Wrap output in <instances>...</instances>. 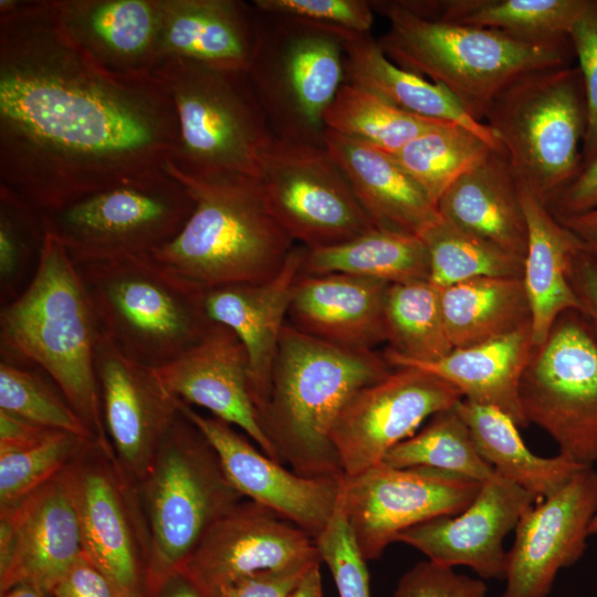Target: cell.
<instances>
[{
    "instance_id": "6da1fadb",
    "label": "cell",
    "mask_w": 597,
    "mask_h": 597,
    "mask_svg": "<svg viewBox=\"0 0 597 597\" xmlns=\"http://www.w3.org/2000/svg\"><path fill=\"white\" fill-rule=\"evenodd\" d=\"M179 127L150 75L92 60L51 0H0V185L41 211L160 169Z\"/></svg>"
},
{
    "instance_id": "7a4b0ae2",
    "label": "cell",
    "mask_w": 597,
    "mask_h": 597,
    "mask_svg": "<svg viewBox=\"0 0 597 597\" xmlns=\"http://www.w3.org/2000/svg\"><path fill=\"white\" fill-rule=\"evenodd\" d=\"M374 349L335 345L285 323L260 426L279 461L308 478L342 476L335 422L360 389L392 371Z\"/></svg>"
},
{
    "instance_id": "3957f363",
    "label": "cell",
    "mask_w": 597,
    "mask_h": 597,
    "mask_svg": "<svg viewBox=\"0 0 597 597\" xmlns=\"http://www.w3.org/2000/svg\"><path fill=\"white\" fill-rule=\"evenodd\" d=\"M101 332L75 262L46 232L31 282L1 306V360L42 369L94 438L112 448L94 364Z\"/></svg>"
},
{
    "instance_id": "277c9868",
    "label": "cell",
    "mask_w": 597,
    "mask_h": 597,
    "mask_svg": "<svg viewBox=\"0 0 597 597\" xmlns=\"http://www.w3.org/2000/svg\"><path fill=\"white\" fill-rule=\"evenodd\" d=\"M164 168L188 189L195 208L180 232L150 255L199 291L274 277L295 245L272 213L260 178L187 175Z\"/></svg>"
},
{
    "instance_id": "5b68a950",
    "label": "cell",
    "mask_w": 597,
    "mask_h": 597,
    "mask_svg": "<svg viewBox=\"0 0 597 597\" xmlns=\"http://www.w3.org/2000/svg\"><path fill=\"white\" fill-rule=\"evenodd\" d=\"M386 17L377 39L398 66L447 88L462 108L483 123L492 100L519 76L545 67L573 65L569 36L533 39L505 31L431 21L397 0H370Z\"/></svg>"
},
{
    "instance_id": "8992f818",
    "label": "cell",
    "mask_w": 597,
    "mask_h": 597,
    "mask_svg": "<svg viewBox=\"0 0 597 597\" xmlns=\"http://www.w3.org/2000/svg\"><path fill=\"white\" fill-rule=\"evenodd\" d=\"M75 264L102 333L140 365L158 369L175 362L213 323L202 291L168 273L150 254Z\"/></svg>"
},
{
    "instance_id": "52a82bcc",
    "label": "cell",
    "mask_w": 597,
    "mask_h": 597,
    "mask_svg": "<svg viewBox=\"0 0 597 597\" xmlns=\"http://www.w3.org/2000/svg\"><path fill=\"white\" fill-rule=\"evenodd\" d=\"M136 488L150 537L148 597L244 498L230 482L212 444L180 409Z\"/></svg>"
},
{
    "instance_id": "ba28073f",
    "label": "cell",
    "mask_w": 597,
    "mask_h": 597,
    "mask_svg": "<svg viewBox=\"0 0 597 597\" xmlns=\"http://www.w3.org/2000/svg\"><path fill=\"white\" fill-rule=\"evenodd\" d=\"M254 9L247 75L272 135L324 146L326 112L346 83V31Z\"/></svg>"
},
{
    "instance_id": "9c48e42d",
    "label": "cell",
    "mask_w": 597,
    "mask_h": 597,
    "mask_svg": "<svg viewBox=\"0 0 597 597\" xmlns=\"http://www.w3.org/2000/svg\"><path fill=\"white\" fill-rule=\"evenodd\" d=\"M153 74L176 112L179 147L170 163L177 169L260 178L262 153L273 135L247 72L166 57Z\"/></svg>"
},
{
    "instance_id": "30bf717a",
    "label": "cell",
    "mask_w": 597,
    "mask_h": 597,
    "mask_svg": "<svg viewBox=\"0 0 597 597\" xmlns=\"http://www.w3.org/2000/svg\"><path fill=\"white\" fill-rule=\"evenodd\" d=\"M483 123L503 146L519 179L546 202L582 169L588 115L577 65L525 73L490 103Z\"/></svg>"
},
{
    "instance_id": "8fae6325",
    "label": "cell",
    "mask_w": 597,
    "mask_h": 597,
    "mask_svg": "<svg viewBox=\"0 0 597 597\" xmlns=\"http://www.w3.org/2000/svg\"><path fill=\"white\" fill-rule=\"evenodd\" d=\"M193 208L188 189L163 167L42 213L46 232L77 263L150 254Z\"/></svg>"
},
{
    "instance_id": "7c38bea8",
    "label": "cell",
    "mask_w": 597,
    "mask_h": 597,
    "mask_svg": "<svg viewBox=\"0 0 597 597\" xmlns=\"http://www.w3.org/2000/svg\"><path fill=\"white\" fill-rule=\"evenodd\" d=\"M520 400L527 423L543 429L558 453L597 465V335L579 311L559 315L534 348Z\"/></svg>"
},
{
    "instance_id": "4fadbf2b",
    "label": "cell",
    "mask_w": 597,
    "mask_h": 597,
    "mask_svg": "<svg viewBox=\"0 0 597 597\" xmlns=\"http://www.w3.org/2000/svg\"><path fill=\"white\" fill-rule=\"evenodd\" d=\"M82 553L127 597H146L149 531L136 484L112 448L87 440L64 470Z\"/></svg>"
},
{
    "instance_id": "5bb4252c",
    "label": "cell",
    "mask_w": 597,
    "mask_h": 597,
    "mask_svg": "<svg viewBox=\"0 0 597 597\" xmlns=\"http://www.w3.org/2000/svg\"><path fill=\"white\" fill-rule=\"evenodd\" d=\"M260 179L275 219L308 250L338 245L375 228L325 145L272 136Z\"/></svg>"
},
{
    "instance_id": "9a60e30c",
    "label": "cell",
    "mask_w": 597,
    "mask_h": 597,
    "mask_svg": "<svg viewBox=\"0 0 597 597\" xmlns=\"http://www.w3.org/2000/svg\"><path fill=\"white\" fill-rule=\"evenodd\" d=\"M480 488L481 482L449 471L381 462L343 475L339 503L360 554L374 561L404 531L464 511Z\"/></svg>"
},
{
    "instance_id": "2e32d148",
    "label": "cell",
    "mask_w": 597,
    "mask_h": 597,
    "mask_svg": "<svg viewBox=\"0 0 597 597\" xmlns=\"http://www.w3.org/2000/svg\"><path fill=\"white\" fill-rule=\"evenodd\" d=\"M394 368L355 394L335 422L332 441L343 475L381 463L426 419L463 399L459 389L429 371L411 366Z\"/></svg>"
},
{
    "instance_id": "e0dca14e",
    "label": "cell",
    "mask_w": 597,
    "mask_h": 597,
    "mask_svg": "<svg viewBox=\"0 0 597 597\" xmlns=\"http://www.w3.org/2000/svg\"><path fill=\"white\" fill-rule=\"evenodd\" d=\"M597 512V469H580L564 486L530 506L515 526L499 597H549L558 573L587 549Z\"/></svg>"
},
{
    "instance_id": "ac0fdd59",
    "label": "cell",
    "mask_w": 597,
    "mask_h": 597,
    "mask_svg": "<svg viewBox=\"0 0 597 597\" xmlns=\"http://www.w3.org/2000/svg\"><path fill=\"white\" fill-rule=\"evenodd\" d=\"M315 540L270 509L244 499L217 521L180 569L219 595L261 570L321 564Z\"/></svg>"
},
{
    "instance_id": "d6986e66",
    "label": "cell",
    "mask_w": 597,
    "mask_h": 597,
    "mask_svg": "<svg viewBox=\"0 0 597 597\" xmlns=\"http://www.w3.org/2000/svg\"><path fill=\"white\" fill-rule=\"evenodd\" d=\"M94 364L107 437L119 465L136 484L179 415L178 398L153 368L127 358L102 332Z\"/></svg>"
},
{
    "instance_id": "ffe728a7",
    "label": "cell",
    "mask_w": 597,
    "mask_h": 597,
    "mask_svg": "<svg viewBox=\"0 0 597 597\" xmlns=\"http://www.w3.org/2000/svg\"><path fill=\"white\" fill-rule=\"evenodd\" d=\"M178 407L212 444L227 476L244 499L270 509L314 540L321 534L337 507L343 475H300L256 449L230 423L202 415L180 399Z\"/></svg>"
},
{
    "instance_id": "44dd1931",
    "label": "cell",
    "mask_w": 597,
    "mask_h": 597,
    "mask_svg": "<svg viewBox=\"0 0 597 597\" xmlns=\"http://www.w3.org/2000/svg\"><path fill=\"white\" fill-rule=\"evenodd\" d=\"M64 471L0 511V591L28 584L49 593L82 555Z\"/></svg>"
},
{
    "instance_id": "7402d4cb",
    "label": "cell",
    "mask_w": 597,
    "mask_h": 597,
    "mask_svg": "<svg viewBox=\"0 0 597 597\" xmlns=\"http://www.w3.org/2000/svg\"><path fill=\"white\" fill-rule=\"evenodd\" d=\"M538 500L496 471L481 483L473 502L457 515L439 516L412 526L397 537L446 567L464 566L482 579L503 580L505 537L522 514Z\"/></svg>"
},
{
    "instance_id": "603a6c76",
    "label": "cell",
    "mask_w": 597,
    "mask_h": 597,
    "mask_svg": "<svg viewBox=\"0 0 597 597\" xmlns=\"http://www.w3.org/2000/svg\"><path fill=\"white\" fill-rule=\"evenodd\" d=\"M154 370L170 395L238 427L279 461L259 422L245 349L229 327L212 323L195 347Z\"/></svg>"
},
{
    "instance_id": "cb8c5ba5",
    "label": "cell",
    "mask_w": 597,
    "mask_h": 597,
    "mask_svg": "<svg viewBox=\"0 0 597 597\" xmlns=\"http://www.w3.org/2000/svg\"><path fill=\"white\" fill-rule=\"evenodd\" d=\"M69 39L105 70L150 75L161 61L159 0H51Z\"/></svg>"
},
{
    "instance_id": "d4e9b609",
    "label": "cell",
    "mask_w": 597,
    "mask_h": 597,
    "mask_svg": "<svg viewBox=\"0 0 597 597\" xmlns=\"http://www.w3.org/2000/svg\"><path fill=\"white\" fill-rule=\"evenodd\" d=\"M306 251L307 248L295 244L282 270L265 282L232 284L202 292L209 320L229 327L245 349L258 415L268 397L293 285Z\"/></svg>"
},
{
    "instance_id": "484cf974",
    "label": "cell",
    "mask_w": 597,
    "mask_h": 597,
    "mask_svg": "<svg viewBox=\"0 0 597 597\" xmlns=\"http://www.w3.org/2000/svg\"><path fill=\"white\" fill-rule=\"evenodd\" d=\"M389 285L345 273H300L292 290L289 324L335 345L374 349L386 342Z\"/></svg>"
},
{
    "instance_id": "4316f807",
    "label": "cell",
    "mask_w": 597,
    "mask_h": 597,
    "mask_svg": "<svg viewBox=\"0 0 597 597\" xmlns=\"http://www.w3.org/2000/svg\"><path fill=\"white\" fill-rule=\"evenodd\" d=\"M324 145L375 228L420 237L441 218L391 154L331 129L325 130Z\"/></svg>"
},
{
    "instance_id": "83f0119b",
    "label": "cell",
    "mask_w": 597,
    "mask_h": 597,
    "mask_svg": "<svg viewBox=\"0 0 597 597\" xmlns=\"http://www.w3.org/2000/svg\"><path fill=\"white\" fill-rule=\"evenodd\" d=\"M160 53L206 66L247 72L255 9L242 0H159Z\"/></svg>"
},
{
    "instance_id": "f1b7e54d",
    "label": "cell",
    "mask_w": 597,
    "mask_h": 597,
    "mask_svg": "<svg viewBox=\"0 0 597 597\" xmlns=\"http://www.w3.org/2000/svg\"><path fill=\"white\" fill-rule=\"evenodd\" d=\"M440 216L500 249L524 258L527 228L520 181L502 149H491L437 203Z\"/></svg>"
},
{
    "instance_id": "f546056e",
    "label": "cell",
    "mask_w": 597,
    "mask_h": 597,
    "mask_svg": "<svg viewBox=\"0 0 597 597\" xmlns=\"http://www.w3.org/2000/svg\"><path fill=\"white\" fill-rule=\"evenodd\" d=\"M520 191L527 228L522 280L531 308L532 341L538 347L559 315L580 311L568 274L584 244L521 182Z\"/></svg>"
},
{
    "instance_id": "4dcf8cb0",
    "label": "cell",
    "mask_w": 597,
    "mask_h": 597,
    "mask_svg": "<svg viewBox=\"0 0 597 597\" xmlns=\"http://www.w3.org/2000/svg\"><path fill=\"white\" fill-rule=\"evenodd\" d=\"M534 348L530 323L505 336L453 348L438 360L404 366L444 379L460 390L463 399L496 408L524 428L528 423L520 400V385Z\"/></svg>"
},
{
    "instance_id": "1f68e13d",
    "label": "cell",
    "mask_w": 597,
    "mask_h": 597,
    "mask_svg": "<svg viewBox=\"0 0 597 597\" xmlns=\"http://www.w3.org/2000/svg\"><path fill=\"white\" fill-rule=\"evenodd\" d=\"M344 45L346 83L374 93L409 114L464 126L492 148H503L491 128L469 116L447 88L395 64L370 33L346 31Z\"/></svg>"
},
{
    "instance_id": "d6a6232c",
    "label": "cell",
    "mask_w": 597,
    "mask_h": 597,
    "mask_svg": "<svg viewBox=\"0 0 597 597\" xmlns=\"http://www.w3.org/2000/svg\"><path fill=\"white\" fill-rule=\"evenodd\" d=\"M455 409L474 440L481 457L505 479L538 501L551 496L585 468L567 455L534 454L523 441L519 426L496 408L462 399Z\"/></svg>"
},
{
    "instance_id": "836d02e7",
    "label": "cell",
    "mask_w": 597,
    "mask_h": 597,
    "mask_svg": "<svg viewBox=\"0 0 597 597\" xmlns=\"http://www.w3.org/2000/svg\"><path fill=\"white\" fill-rule=\"evenodd\" d=\"M440 305L453 348L495 339L531 323L522 277H476L440 289Z\"/></svg>"
},
{
    "instance_id": "e575fe53",
    "label": "cell",
    "mask_w": 597,
    "mask_h": 597,
    "mask_svg": "<svg viewBox=\"0 0 597 597\" xmlns=\"http://www.w3.org/2000/svg\"><path fill=\"white\" fill-rule=\"evenodd\" d=\"M431 21L495 29L533 39L569 36L586 0H397Z\"/></svg>"
},
{
    "instance_id": "d590c367",
    "label": "cell",
    "mask_w": 597,
    "mask_h": 597,
    "mask_svg": "<svg viewBox=\"0 0 597 597\" xmlns=\"http://www.w3.org/2000/svg\"><path fill=\"white\" fill-rule=\"evenodd\" d=\"M301 273H345L388 284L429 281L430 260L418 235L374 228L338 245L306 251Z\"/></svg>"
},
{
    "instance_id": "8d00e7d4",
    "label": "cell",
    "mask_w": 597,
    "mask_h": 597,
    "mask_svg": "<svg viewBox=\"0 0 597 597\" xmlns=\"http://www.w3.org/2000/svg\"><path fill=\"white\" fill-rule=\"evenodd\" d=\"M386 360L392 367L430 363L448 355L440 289L428 280L390 284L385 303Z\"/></svg>"
},
{
    "instance_id": "74e56055",
    "label": "cell",
    "mask_w": 597,
    "mask_h": 597,
    "mask_svg": "<svg viewBox=\"0 0 597 597\" xmlns=\"http://www.w3.org/2000/svg\"><path fill=\"white\" fill-rule=\"evenodd\" d=\"M491 149L495 148L464 126L443 123L391 155L437 206L444 191Z\"/></svg>"
},
{
    "instance_id": "f35d334b",
    "label": "cell",
    "mask_w": 597,
    "mask_h": 597,
    "mask_svg": "<svg viewBox=\"0 0 597 597\" xmlns=\"http://www.w3.org/2000/svg\"><path fill=\"white\" fill-rule=\"evenodd\" d=\"M449 122L409 114L359 86L345 83L325 115V127L389 154Z\"/></svg>"
},
{
    "instance_id": "ab89813d",
    "label": "cell",
    "mask_w": 597,
    "mask_h": 597,
    "mask_svg": "<svg viewBox=\"0 0 597 597\" xmlns=\"http://www.w3.org/2000/svg\"><path fill=\"white\" fill-rule=\"evenodd\" d=\"M383 462L394 468L449 471L481 483L495 473L479 453L455 407L433 415L419 432L395 446Z\"/></svg>"
},
{
    "instance_id": "60d3db41",
    "label": "cell",
    "mask_w": 597,
    "mask_h": 597,
    "mask_svg": "<svg viewBox=\"0 0 597 597\" xmlns=\"http://www.w3.org/2000/svg\"><path fill=\"white\" fill-rule=\"evenodd\" d=\"M420 238L429 253V282L438 289L476 277L523 276L524 258L506 252L442 217Z\"/></svg>"
},
{
    "instance_id": "b9f144b4",
    "label": "cell",
    "mask_w": 597,
    "mask_h": 597,
    "mask_svg": "<svg viewBox=\"0 0 597 597\" xmlns=\"http://www.w3.org/2000/svg\"><path fill=\"white\" fill-rule=\"evenodd\" d=\"M45 235L42 211L0 185L1 306L17 298L31 282Z\"/></svg>"
},
{
    "instance_id": "7bdbcfd3",
    "label": "cell",
    "mask_w": 597,
    "mask_h": 597,
    "mask_svg": "<svg viewBox=\"0 0 597 597\" xmlns=\"http://www.w3.org/2000/svg\"><path fill=\"white\" fill-rule=\"evenodd\" d=\"M0 410L48 429L95 439L64 396L31 366L0 362Z\"/></svg>"
},
{
    "instance_id": "ee69618b",
    "label": "cell",
    "mask_w": 597,
    "mask_h": 597,
    "mask_svg": "<svg viewBox=\"0 0 597 597\" xmlns=\"http://www.w3.org/2000/svg\"><path fill=\"white\" fill-rule=\"evenodd\" d=\"M87 440L56 431L34 447L0 453V511L13 506L62 473Z\"/></svg>"
},
{
    "instance_id": "f6af8a7d",
    "label": "cell",
    "mask_w": 597,
    "mask_h": 597,
    "mask_svg": "<svg viewBox=\"0 0 597 597\" xmlns=\"http://www.w3.org/2000/svg\"><path fill=\"white\" fill-rule=\"evenodd\" d=\"M252 4L261 11L355 33H370L374 23L370 0H253Z\"/></svg>"
},
{
    "instance_id": "bcb514c9",
    "label": "cell",
    "mask_w": 597,
    "mask_h": 597,
    "mask_svg": "<svg viewBox=\"0 0 597 597\" xmlns=\"http://www.w3.org/2000/svg\"><path fill=\"white\" fill-rule=\"evenodd\" d=\"M569 38L583 75L587 102V130L582 147V168L597 158V0L586 3Z\"/></svg>"
},
{
    "instance_id": "7dc6e473",
    "label": "cell",
    "mask_w": 597,
    "mask_h": 597,
    "mask_svg": "<svg viewBox=\"0 0 597 597\" xmlns=\"http://www.w3.org/2000/svg\"><path fill=\"white\" fill-rule=\"evenodd\" d=\"M484 579L459 574L430 561L419 562L399 579L394 597H486Z\"/></svg>"
},
{
    "instance_id": "c3c4849f",
    "label": "cell",
    "mask_w": 597,
    "mask_h": 597,
    "mask_svg": "<svg viewBox=\"0 0 597 597\" xmlns=\"http://www.w3.org/2000/svg\"><path fill=\"white\" fill-rule=\"evenodd\" d=\"M313 566L256 572L222 588L219 596L289 597L304 574Z\"/></svg>"
},
{
    "instance_id": "681fc988",
    "label": "cell",
    "mask_w": 597,
    "mask_h": 597,
    "mask_svg": "<svg viewBox=\"0 0 597 597\" xmlns=\"http://www.w3.org/2000/svg\"><path fill=\"white\" fill-rule=\"evenodd\" d=\"M53 597H119L113 583L83 554L51 591Z\"/></svg>"
},
{
    "instance_id": "f907efd6",
    "label": "cell",
    "mask_w": 597,
    "mask_h": 597,
    "mask_svg": "<svg viewBox=\"0 0 597 597\" xmlns=\"http://www.w3.org/2000/svg\"><path fill=\"white\" fill-rule=\"evenodd\" d=\"M546 207L555 217L582 213L597 208V158L552 196Z\"/></svg>"
},
{
    "instance_id": "816d5d0a",
    "label": "cell",
    "mask_w": 597,
    "mask_h": 597,
    "mask_svg": "<svg viewBox=\"0 0 597 597\" xmlns=\"http://www.w3.org/2000/svg\"><path fill=\"white\" fill-rule=\"evenodd\" d=\"M568 275L580 304L579 312L597 335V259L584 247L573 258Z\"/></svg>"
},
{
    "instance_id": "f5cc1de1",
    "label": "cell",
    "mask_w": 597,
    "mask_h": 597,
    "mask_svg": "<svg viewBox=\"0 0 597 597\" xmlns=\"http://www.w3.org/2000/svg\"><path fill=\"white\" fill-rule=\"evenodd\" d=\"M55 432L0 410V453L34 447Z\"/></svg>"
},
{
    "instance_id": "db71d44e",
    "label": "cell",
    "mask_w": 597,
    "mask_h": 597,
    "mask_svg": "<svg viewBox=\"0 0 597 597\" xmlns=\"http://www.w3.org/2000/svg\"><path fill=\"white\" fill-rule=\"evenodd\" d=\"M148 597H220L203 588L186 572L178 569L166 577Z\"/></svg>"
},
{
    "instance_id": "11a10c76",
    "label": "cell",
    "mask_w": 597,
    "mask_h": 597,
    "mask_svg": "<svg viewBox=\"0 0 597 597\" xmlns=\"http://www.w3.org/2000/svg\"><path fill=\"white\" fill-rule=\"evenodd\" d=\"M569 229L597 259V208L570 216L555 217Z\"/></svg>"
},
{
    "instance_id": "9f6ffc18",
    "label": "cell",
    "mask_w": 597,
    "mask_h": 597,
    "mask_svg": "<svg viewBox=\"0 0 597 597\" xmlns=\"http://www.w3.org/2000/svg\"><path fill=\"white\" fill-rule=\"evenodd\" d=\"M321 564L310 568L289 597H323Z\"/></svg>"
},
{
    "instance_id": "6f0895ef",
    "label": "cell",
    "mask_w": 597,
    "mask_h": 597,
    "mask_svg": "<svg viewBox=\"0 0 597 597\" xmlns=\"http://www.w3.org/2000/svg\"><path fill=\"white\" fill-rule=\"evenodd\" d=\"M1 597H53V596L51 593L44 589H41L39 587L28 585V584H21L1 594Z\"/></svg>"
},
{
    "instance_id": "680465c9",
    "label": "cell",
    "mask_w": 597,
    "mask_h": 597,
    "mask_svg": "<svg viewBox=\"0 0 597 597\" xmlns=\"http://www.w3.org/2000/svg\"><path fill=\"white\" fill-rule=\"evenodd\" d=\"M589 535H597V512L589 525Z\"/></svg>"
},
{
    "instance_id": "91938a15",
    "label": "cell",
    "mask_w": 597,
    "mask_h": 597,
    "mask_svg": "<svg viewBox=\"0 0 597 597\" xmlns=\"http://www.w3.org/2000/svg\"><path fill=\"white\" fill-rule=\"evenodd\" d=\"M119 597H127V596H125V595H123V594H119Z\"/></svg>"
}]
</instances>
